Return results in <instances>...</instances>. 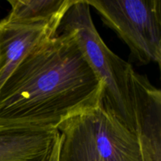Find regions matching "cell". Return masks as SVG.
<instances>
[{
    "instance_id": "cell-9",
    "label": "cell",
    "mask_w": 161,
    "mask_h": 161,
    "mask_svg": "<svg viewBox=\"0 0 161 161\" xmlns=\"http://www.w3.org/2000/svg\"><path fill=\"white\" fill-rule=\"evenodd\" d=\"M58 161H103L75 116L59 124Z\"/></svg>"
},
{
    "instance_id": "cell-6",
    "label": "cell",
    "mask_w": 161,
    "mask_h": 161,
    "mask_svg": "<svg viewBox=\"0 0 161 161\" xmlns=\"http://www.w3.org/2000/svg\"><path fill=\"white\" fill-rule=\"evenodd\" d=\"M59 140L54 127L0 126V161H50Z\"/></svg>"
},
{
    "instance_id": "cell-5",
    "label": "cell",
    "mask_w": 161,
    "mask_h": 161,
    "mask_svg": "<svg viewBox=\"0 0 161 161\" xmlns=\"http://www.w3.org/2000/svg\"><path fill=\"white\" fill-rule=\"evenodd\" d=\"M130 80L143 161H161L160 91L134 69L130 71Z\"/></svg>"
},
{
    "instance_id": "cell-4",
    "label": "cell",
    "mask_w": 161,
    "mask_h": 161,
    "mask_svg": "<svg viewBox=\"0 0 161 161\" xmlns=\"http://www.w3.org/2000/svg\"><path fill=\"white\" fill-rule=\"evenodd\" d=\"M75 118L103 161H143L138 136L115 120L101 105Z\"/></svg>"
},
{
    "instance_id": "cell-1",
    "label": "cell",
    "mask_w": 161,
    "mask_h": 161,
    "mask_svg": "<svg viewBox=\"0 0 161 161\" xmlns=\"http://www.w3.org/2000/svg\"><path fill=\"white\" fill-rule=\"evenodd\" d=\"M61 31L33 48L0 88V126L58 128L101 105L102 82L75 35Z\"/></svg>"
},
{
    "instance_id": "cell-3",
    "label": "cell",
    "mask_w": 161,
    "mask_h": 161,
    "mask_svg": "<svg viewBox=\"0 0 161 161\" xmlns=\"http://www.w3.org/2000/svg\"><path fill=\"white\" fill-rule=\"evenodd\" d=\"M141 64L161 62V0H86Z\"/></svg>"
},
{
    "instance_id": "cell-8",
    "label": "cell",
    "mask_w": 161,
    "mask_h": 161,
    "mask_svg": "<svg viewBox=\"0 0 161 161\" xmlns=\"http://www.w3.org/2000/svg\"><path fill=\"white\" fill-rule=\"evenodd\" d=\"M75 0H9L11 10L3 21L26 25L50 23L60 26L64 14Z\"/></svg>"
},
{
    "instance_id": "cell-7",
    "label": "cell",
    "mask_w": 161,
    "mask_h": 161,
    "mask_svg": "<svg viewBox=\"0 0 161 161\" xmlns=\"http://www.w3.org/2000/svg\"><path fill=\"white\" fill-rule=\"evenodd\" d=\"M59 25H26L0 21V88L13 71L33 48L57 35Z\"/></svg>"
},
{
    "instance_id": "cell-2",
    "label": "cell",
    "mask_w": 161,
    "mask_h": 161,
    "mask_svg": "<svg viewBox=\"0 0 161 161\" xmlns=\"http://www.w3.org/2000/svg\"><path fill=\"white\" fill-rule=\"evenodd\" d=\"M86 0H75L61 20V31H71L102 83L101 107L127 130L137 135L130 73L132 66L113 53L96 29Z\"/></svg>"
},
{
    "instance_id": "cell-10",
    "label": "cell",
    "mask_w": 161,
    "mask_h": 161,
    "mask_svg": "<svg viewBox=\"0 0 161 161\" xmlns=\"http://www.w3.org/2000/svg\"><path fill=\"white\" fill-rule=\"evenodd\" d=\"M59 141H60V140H59ZM58 146H59V143H58V147L56 148V149H55L54 153H53V157H52L51 160H50V161H58Z\"/></svg>"
}]
</instances>
